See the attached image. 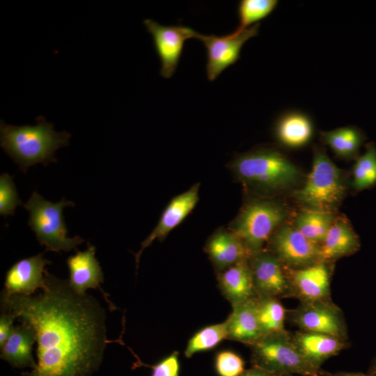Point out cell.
<instances>
[{"mask_svg":"<svg viewBox=\"0 0 376 376\" xmlns=\"http://www.w3.org/2000/svg\"><path fill=\"white\" fill-rule=\"evenodd\" d=\"M276 0H241L237 6L239 25L235 31L249 28L269 16L276 8Z\"/></svg>","mask_w":376,"mask_h":376,"instance_id":"f1b7e54d","label":"cell"},{"mask_svg":"<svg viewBox=\"0 0 376 376\" xmlns=\"http://www.w3.org/2000/svg\"><path fill=\"white\" fill-rule=\"evenodd\" d=\"M22 205L18 197L13 177L8 173L0 176V214L3 217L13 215L17 206Z\"/></svg>","mask_w":376,"mask_h":376,"instance_id":"f546056e","label":"cell"},{"mask_svg":"<svg viewBox=\"0 0 376 376\" xmlns=\"http://www.w3.org/2000/svg\"><path fill=\"white\" fill-rule=\"evenodd\" d=\"M205 251L218 272L248 260L251 253L233 232L219 231L212 235Z\"/></svg>","mask_w":376,"mask_h":376,"instance_id":"44dd1931","label":"cell"},{"mask_svg":"<svg viewBox=\"0 0 376 376\" xmlns=\"http://www.w3.org/2000/svg\"><path fill=\"white\" fill-rule=\"evenodd\" d=\"M292 336L304 359L318 370L327 359L338 354L349 345L347 340L317 332L298 330Z\"/></svg>","mask_w":376,"mask_h":376,"instance_id":"e0dca14e","label":"cell"},{"mask_svg":"<svg viewBox=\"0 0 376 376\" xmlns=\"http://www.w3.org/2000/svg\"><path fill=\"white\" fill-rule=\"evenodd\" d=\"M249 347L253 366L274 375L320 376L322 371L304 359L285 329L264 335Z\"/></svg>","mask_w":376,"mask_h":376,"instance_id":"277c9868","label":"cell"},{"mask_svg":"<svg viewBox=\"0 0 376 376\" xmlns=\"http://www.w3.org/2000/svg\"><path fill=\"white\" fill-rule=\"evenodd\" d=\"M352 185L357 191L373 187L376 185V146L370 142L366 151L357 157L353 166Z\"/></svg>","mask_w":376,"mask_h":376,"instance_id":"83f0119b","label":"cell"},{"mask_svg":"<svg viewBox=\"0 0 376 376\" xmlns=\"http://www.w3.org/2000/svg\"><path fill=\"white\" fill-rule=\"evenodd\" d=\"M51 263L43 253L18 260L6 272L1 295L31 296L38 289L42 290L46 284L45 266Z\"/></svg>","mask_w":376,"mask_h":376,"instance_id":"4fadbf2b","label":"cell"},{"mask_svg":"<svg viewBox=\"0 0 376 376\" xmlns=\"http://www.w3.org/2000/svg\"><path fill=\"white\" fill-rule=\"evenodd\" d=\"M274 135L283 146L297 149L307 145L314 134L311 118L300 111L291 110L281 114L274 124Z\"/></svg>","mask_w":376,"mask_h":376,"instance_id":"d6986e66","label":"cell"},{"mask_svg":"<svg viewBox=\"0 0 376 376\" xmlns=\"http://www.w3.org/2000/svg\"><path fill=\"white\" fill-rule=\"evenodd\" d=\"M23 205L30 213L29 226L35 233L40 244L45 246L46 250L68 252L77 250V247L85 241L78 235L67 236L63 210L65 207L75 206L72 201L62 198L58 203H52L33 191Z\"/></svg>","mask_w":376,"mask_h":376,"instance_id":"5b68a950","label":"cell"},{"mask_svg":"<svg viewBox=\"0 0 376 376\" xmlns=\"http://www.w3.org/2000/svg\"><path fill=\"white\" fill-rule=\"evenodd\" d=\"M276 375L270 373L260 368L252 366L246 370L240 376H276Z\"/></svg>","mask_w":376,"mask_h":376,"instance_id":"836d02e7","label":"cell"},{"mask_svg":"<svg viewBox=\"0 0 376 376\" xmlns=\"http://www.w3.org/2000/svg\"><path fill=\"white\" fill-rule=\"evenodd\" d=\"M345 189L342 172L324 150L315 146L312 170L303 187L295 192L296 198L311 210L330 212L340 203Z\"/></svg>","mask_w":376,"mask_h":376,"instance_id":"8992f818","label":"cell"},{"mask_svg":"<svg viewBox=\"0 0 376 376\" xmlns=\"http://www.w3.org/2000/svg\"><path fill=\"white\" fill-rule=\"evenodd\" d=\"M36 123L33 126H16L0 121V146L24 173L36 164L56 162L55 152L69 144L70 133L56 132L43 116H38Z\"/></svg>","mask_w":376,"mask_h":376,"instance_id":"7a4b0ae2","label":"cell"},{"mask_svg":"<svg viewBox=\"0 0 376 376\" xmlns=\"http://www.w3.org/2000/svg\"><path fill=\"white\" fill-rule=\"evenodd\" d=\"M329 262L320 260L306 267L287 269L292 297L299 302L331 299V271Z\"/></svg>","mask_w":376,"mask_h":376,"instance_id":"5bb4252c","label":"cell"},{"mask_svg":"<svg viewBox=\"0 0 376 376\" xmlns=\"http://www.w3.org/2000/svg\"><path fill=\"white\" fill-rule=\"evenodd\" d=\"M227 339L248 345L263 336L257 308V297L232 305V311L226 320Z\"/></svg>","mask_w":376,"mask_h":376,"instance_id":"ac0fdd59","label":"cell"},{"mask_svg":"<svg viewBox=\"0 0 376 376\" xmlns=\"http://www.w3.org/2000/svg\"><path fill=\"white\" fill-rule=\"evenodd\" d=\"M143 24L151 35L155 49L161 62L160 75L171 78L180 62L185 42L196 38L197 32L182 25H162L151 19H146Z\"/></svg>","mask_w":376,"mask_h":376,"instance_id":"30bf717a","label":"cell"},{"mask_svg":"<svg viewBox=\"0 0 376 376\" xmlns=\"http://www.w3.org/2000/svg\"><path fill=\"white\" fill-rule=\"evenodd\" d=\"M320 137L339 157L352 159L358 156L359 148L366 137L354 126L339 127L331 131L321 132Z\"/></svg>","mask_w":376,"mask_h":376,"instance_id":"cb8c5ba5","label":"cell"},{"mask_svg":"<svg viewBox=\"0 0 376 376\" xmlns=\"http://www.w3.org/2000/svg\"><path fill=\"white\" fill-rule=\"evenodd\" d=\"M15 320V318L13 314L1 311L0 315V347L9 337L14 327Z\"/></svg>","mask_w":376,"mask_h":376,"instance_id":"d6a6232c","label":"cell"},{"mask_svg":"<svg viewBox=\"0 0 376 376\" xmlns=\"http://www.w3.org/2000/svg\"><path fill=\"white\" fill-rule=\"evenodd\" d=\"M320 376H376V375H373L369 373H363L356 372L329 373L322 370Z\"/></svg>","mask_w":376,"mask_h":376,"instance_id":"e575fe53","label":"cell"},{"mask_svg":"<svg viewBox=\"0 0 376 376\" xmlns=\"http://www.w3.org/2000/svg\"><path fill=\"white\" fill-rule=\"evenodd\" d=\"M178 357L179 352L175 351L155 365H146L138 359L136 366H145L150 368L152 372L150 376H179L180 363Z\"/></svg>","mask_w":376,"mask_h":376,"instance_id":"1f68e13d","label":"cell"},{"mask_svg":"<svg viewBox=\"0 0 376 376\" xmlns=\"http://www.w3.org/2000/svg\"><path fill=\"white\" fill-rule=\"evenodd\" d=\"M286 217L285 210L271 201H253L244 207L233 224V233L251 254L263 250L272 233Z\"/></svg>","mask_w":376,"mask_h":376,"instance_id":"52a82bcc","label":"cell"},{"mask_svg":"<svg viewBox=\"0 0 376 376\" xmlns=\"http://www.w3.org/2000/svg\"><path fill=\"white\" fill-rule=\"evenodd\" d=\"M217 281L221 292L231 306L257 297L249 259L219 272Z\"/></svg>","mask_w":376,"mask_h":376,"instance_id":"ffe728a7","label":"cell"},{"mask_svg":"<svg viewBox=\"0 0 376 376\" xmlns=\"http://www.w3.org/2000/svg\"><path fill=\"white\" fill-rule=\"evenodd\" d=\"M334 221L331 212L308 210L298 214L295 228L310 240L320 245Z\"/></svg>","mask_w":376,"mask_h":376,"instance_id":"d4e9b609","label":"cell"},{"mask_svg":"<svg viewBox=\"0 0 376 376\" xmlns=\"http://www.w3.org/2000/svg\"><path fill=\"white\" fill-rule=\"evenodd\" d=\"M232 169L242 180L270 190H281L294 185L300 173L283 154L260 148L237 156Z\"/></svg>","mask_w":376,"mask_h":376,"instance_id":"3957f363","label":"cell"},{"mask_svg":"<svg viewBox=\"0 0 376 376\" xmlns=\"http://www.w3.org/2000/svg\"><path fill=\"white\" fill-rule=\"evenodd\" d=\"M272 251L283 265L296 269L320 260V245L310 240L295 227L284 226L271 238Z\"/></svg>","mask_w":376,"mask_h":376,"instance_id":"7c38bea8","label":"cell"},{"mask_svg":"<svg viewBox=\"0 0 376 376\" xmlns=\"http://www.w3.org/2000/svg\"><path fill=\"white\" fill-rule=\"evenodd\" d=\"M276 376H295V375H289V374H281V375H276Z\"/></svg>","mask_w":376,"mask_h":376,"instance_id":"8d00e7d4","label":"cell"},{"mask_svg":"<svg viewBox=\"0 0 376 376\" xmlns=\"http://www.w3.org/2000/svg\"><path fill=\"white\" fill-rule=\"evenodd\" d=\"M257 296L292 297L286 267L272 251L261 250L249 258Z\"/></svg>","mask_w":376,"mask_h":376,"instance_id":"8fae6325","label":"cell"},{"mask_svg":"<svg viewBox=\"0 0 376 376\" xmlns=\"http://www.w3.org/2000/svg\"><path fill=\"white\" fill-rule=\"evenodd\" d=\"M215 368L219 376H240L245 371L242 357L230 350H223L217 354Z\"/></svg>","mask_w":376,"mask_h":376,"instance_id":"4dcf8cb0","label":"cell"},{"mask_svg":"<svg viewBox=\"0 0 376 376\" xmlns=\"http://www.w3.org/2000/svg\"><path fill=\"white\" fill-rule=\"evenodd\" d=\"M360 248L359 237L348 222L342 219L334 221L324 240L320 244V257L330 262L351 255Z\"/></svg>","mask_w":376,"mask_h":376,"instance_id":"603a6c76","label":"cell"},{"mask_svg":"<svg viewBox=\"0 0 376 376\" xmlns=\"http://www.w3.org/2000/svg\"><path fill=\"white\" fill-rule=\"evenodd\" d=\"M260 24L244 29L234 31L226 36L197 33L206 49L205 71L207 79L214 81L226 69L234 65L240 58L244 45L258 34Z\"/></svg>","mask_w":376,"mask_h":376,"instance_id":"9c48e42d","label":"cell"},{"mask_svg":"<svg viewBox=\"0 0 376 376\" xmlns=\"http://www.w3.org/2000/svg\"><path fill=\"white\" fill-rule=\"evenodd\" d=\"M227 336L226 321L205 327L189 338L185 350V356L189 358L198 352L212 350L227 339Z\"/></svg>","mask_w":376,"mask_h":376,"instance_id":"4316f807","label":"cell"},{"mask_svg":"<svg viewBox=\"0 0 376 376\" xmlns=\"http://www.w3.org/2000/svg\"><path fill=\"white\" fill-rule=\"evenodd\" d=\"M45 278L36 295L1 298L2 311L36 333L37 366L22 376H91L110 342L105 310L94 297L76 293L68 280L47 271Z\"/></svg>","mask_w":376,"mask_h":376,"instance_id":"6da1fadb","label":"cell"},{"mask_svg":"<svg viewBox=\"0 0 376 376\" xmlns=\"http://www.w3.org/2000/svg\"><path fill=\"white\" fill-rule=\"evenodd\" d=\"M95 247L88 244L84 251H77L69 256L66 263L69 269L68 280L70 287L77 294L85 295L88 289H99L110 303L107 295L100 284L104 283V274L98 260L95 258Z\"/></svg>","mask_w":376,"mask_h":376,"instance_id":"9a60e30c","label":"cell"},{"mask_svg":"<svg viewBox=\"0 0 376 376\" xmlns=\"http://www.w3.org/2000/svg\"><path fill=\"white\" fill-rule=\"evenodd\" d=\"M36 342V336L33 328L21 323L13 327L9 337L1 347L0 357L13 368H30L37 366L33 356V346Z\"/></svg>","mask_w":376,"mask_h":376,"instance_id":"7402d4cb","label":"cell"},{"mask_svg":"<svg viewBox=\"0 0 376 376\" xmlns=\"http://www.w3.org/2000/svg\"><path fill=\"white\" fill-rule=\"evenodd\" d=\"M287 320L299 330L348 339L344 315L331 299L299 302L296 308L288 311Z\"/></svg>","mask_w":376,"mask_h":376,"instance_id":"ba28073f","label":"cell"},{"mask_svg":"<svg viewBox=\"0 0 376 376\" xmlns=\"http://www.w3.org/2000/svg\"><path fill=\"white\" fill-rule=\"evenodd\" d=\"M198 185L174 197L164 210L160 219L151 233L141 243L139 251L134 254L136 264L143 250L154 240H163L168 233L179 225L194 208L198 201Z\"/></svg>","mask_w":376,"mask_h":376,"instance_id":"2e32d148","label":"cell"},{"mask_svg":"<svg viewBox=\"0 0 376 376\" xmlns=\"http://www.w3.org/2000/svg\"><path fill=\"white\" fill-rule=\"evenodd\" d=\"M368 373L373 375H376V355L370 363V366L368 369Z\"/></svg>","mask_w":376,"mask_h":376,"instance_id":"d590c367","label":"cell"},{"mask_svg":"<svg viewBox=\"0 0 376 376\" xmlns=\"http://www.w3.org/2000/svg\"><path fill=\"white\" fill-rule=\"evenodd\" d=\"M257 308L263 336L285 329L288 310L279 299L257 296Z\"/></svg>","mask_w":376,"mask_h":376,"instance_id":"484cf974","label":"cell"}]
</instances>
